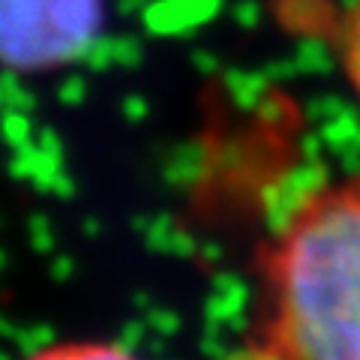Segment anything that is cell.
Instances as JSON below:
<instances>
[{
  "label": "cell",
  "mask_w": 360,
  "mask_h": 360,
  "mask_svg": "<svg viewBox=\"0 0 360 360\" xmlns=\"http://www.w3.org/2000/svg\"><path fill=\"white\" fill-rule=\"evenodd\" d=\"M21 360H144L117 340H96V336H82V340H58L33 348Z\"/></svg>",
  "instance_id": "obj_3"
},
{
  "label": "cell",
  "mask_w": 360,
  "mask_h": 360,
  "mask_svg": "<svg viewBox=\"0 0 360 360\" xmlns=\"http://www.w3.org/2000/svg\"><path fill=\"white\" fill-rule=\"evenodd\" d=\"M262 360H360V174L307 189L258 258Z\"/></svg>",
  "instance_id": "obj_1"
},
{
  "label": "cell",
  "mask_w": 360,
  "mask_h": 360,
  "mask_svg": "<svg viewBox=\"0 0 360 360\" xmlns=\"http://www.w3.org/2000/svg\"><path fill=\"white\" fill-rule=\"evenodd\" d=\"M105 0H0V70L49 75L94 49Z\"/></svg>",
  "instance_id": "obj_2"
},
{
  "label": "cell",
  "mask_w": 360,
  "mask_h": 360,
  "mask_svg": "<svg viewBox=\"0 0 360 360\" xmlns=\"http://www.w3.org/2000/svg\"><path fill=\"white\" fill-rule=\"evenodd\" d=\"M336 54H340V66L352 94L360 108V0H348L340 27H336Z\"/></svg>",
  "instance_id": "obj_4"
}]
</instances>
